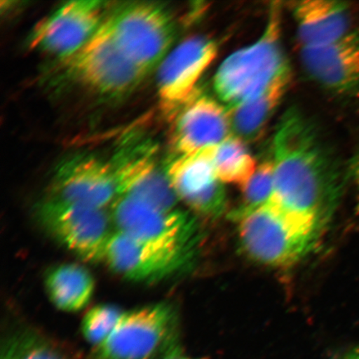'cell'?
<instances>
[{"label":"cell","instance_id":"1","mask_svg":"<svg viewBox=\"0 0 359 359\" xmlns=\"http://www.w3.org/2000/svg\"><path fill=\"white\" fill-rule=\"evenodd\" d=\"M271 202L321 224L335 199L333 161L311 122L295 109L282 116L273 141Z\"/></svg>","mask_w":359,"mask_h":359},{"label":"cell","instance_id":"2","mask_svg":"<svg viewBox=\"0 0 359 359\" xmlns=\"http://www.w3.org/2000/svg\"><path fill=\"white\" fill-rule=\"evenodd\" d=\"M282 6L272 3L260 37L228 56L214 76L215 94L228 109L262 94L276 76L289 66L281 43Z\"/></svg>","mask_w":359,"mask_h":359},{"label":"cell","instance_id":"3","mask_svg":"<svg viewBox=\"0 0 359 359\" xmlns=\"http://www.w3.org/2000/svg\"><path fill=\"white\" fill-rule=\"evenodd\" d=\"M245 252L269 266L285 267L298 262L316 244L321 223L281 208L273 202L236 219Z\"/></svg>","mask_w":359,"mask_h":359},{"label":"cell","instance_id":"4","mask_svg":"<svg viewBox=\"0 0 359 359\" xmlns=\"http://www.w3.org/2000/svg\"><path fill=\"white\" fill-rule=\"evenodd\" d=\"M112 37L143 73L159 67L170 52L175 25L167 8L154 3H133L107 17Z\"/></svg>","mask_w":359,"mask_h":359},{"label":"cell","instance_id":"5","mask_svg":"<svg viewBox=\"0 0 359 359\" xmlns=\"http://www.w3.org/2000/svg\"><path fill=\"white\" fill-rule=\"evenodd\" d=\"M62 62L70 77L92 91L109 97L132 92L147 76L121 50L112 37L107 17L89 41Z\"/></svg>","mask_w":359,"mask_h":359},{"label":"cell","instance_id":"6","mask_svg":"<svg viewBox=\"0 0 359 359\" xmlns=\"http://www.w3.org/2000/svg\"><path fill=\"white\" fill-rule=\"evenodd\" d=\"M41 226L65 248L88 262L103 260L111 232V215L106 210L88 208L48 198L37 210Z\"/></svg>","mask_w":359,"mask_h":359},{"label":"cell","instance_id":"7","mask_svg":"<svg viewBox=\"0 0 359 359\" xmlns=\"http://www.w3.org/2000/svg\"><path fill=\"white\" fill-rule=\"evenodd\" d=\"M174 313L167 304L123 312L114 331L94 348L95 359H151L173 333Z\"/></svg>","mask_w":359,"mask_h":359},{"label":"cell","instance_id":"8","mask_svg":"<svg viewBox=\"0 0 359 359\" xmlns=\"http://www.w3.org/2000/svg\"><path fill=\"white\" fill-rule=\"evenodd\" d=\"M217 42L192 36L170 51L159 66L157 89L161 110L169 120L199 91L198 83L218 55Z\"/></svg>","mask_w":359,"mask_h":359},{"label":"cell","instance_id":"9","mask_svg":"<svg viewBox=\"0 0 359 359\" xmlns=\"http://www.w3.org/2000/svg\"><path fill=\"white\" fill-rule=\"evenodd\" d=\"M111 217L116 231L132 239L176 248L194 247V222L177 209H160L118 196L111 205Z\"/></svg>","mask_w":359,"mask_h":359},{"label":"cell","instance_id":"10","mask_svg":"<svg viewBox=\"0 0 359 359\" xmlns=\"http://www.w3.org/2000/svg\"><path fill=\"white\" fill-rule=\"evenodd\" d=\"M118 196L163 210H176L178 198L164 168L156 160V148L141 140L121 147L111 161Z\"/></svg>","mask_w":359,"mask_h":359},{"label":"cell","instance_id":"11","mask_svg":"<svg viewBox=\"0 0 359 359\" xmlns=\"http://www.w3.org/2000/svg\"><path fill=\"white\" fill-rule=\"evenodd\" d=\"M104 3L95 0L67 2L35 27L29 47L65 60L86 44L100 28Z\"/></svg>","mask_w":359,"mask_h":359},{"label":"cell","instance_id":"12","mask_svg":"<svg viewBox=\"0 0 359 359\" xmlns=\"http://www.w3.org/2000/svg\"><path fill=\"white\" fill-rule=\"evenodd\" d=\"M215 147L194 154L173 156L164 167L178 200L210 218L219 217L226 206L224 184L214 168Z\"/></svg>","mask_w":359,"mask_h":359},{"label":"cell","instance_id":"13","mask_svg":"<svg viewBox=\"0 0 359 359\" xmlns=\"http://www.w3.org/2000/svg\"><path fill=\"white\" fill-rule=\"evenodd\" d=\"M192 253L193 250L138 241L116 231L107 244L103 262L125 279L148 282L177 271Z\"/></svg>","mask_w":359,"mask_h":359},{"label":"cell","instance_id":"14","mask_svg":"<svg viewBox=\"0 0 359 359\" xmlns=\"http://www.w3.org/2000/svg\"><path fill=\"white\" fill-rule=\"evenodd\" d=\"M52 191V198L102 210L118 196L111 161L88 155L62 161L53 176Z\"/></svg>","mask_w":359,"mask_h":359},{"label":"cell","instance_id":"15","mask_svg":"<svg viewBox=\"0 0 359 359\" xmlns=\"http://www.w3.org/2000/svg\"><path fill=\"white\" fill-rule=\"evenodd\" d=\"M170 121L173 156L194 154L217 147L233 134L227 107L199 91Z\"/></svg>","mask_w":359,"mask_h":359},{"label":"cell","instance_id":"16","mask_svg":"<svg viewBox=\"0 0 359 359\" xmlns=\"http://www.w3.org/2000/svg\"><path fill=\"white\" fill-rule=\"evenodd\" d=\"M308 74L321 86L339 93L359 87V34L349 32L336 41L300 48Z\"/></svg>","mask_w":359,"mask_h":359},{"label":"cell","instance_id":"17","mask_svg":"<svg viewBox=\"0 0 359 359\" xmlns=\"http://www.w3.org/2000/svg\"><path fill=\"white\" fill-rule=\"evenodd\" d=\"M300 48L329 44L349 33L344 4L329 0H304L291 4Z\"/></svg>","mask_w":359,"mask_h":359},{"label":"cell","instance_id":"18","mask_svg":"<svg viewBox=\"0 0 359 359\" xmlns=\"http://www.w3.org/2000/svg\"><path fill=\"white\" fill-rule=\"evenodd\" d=\"M291 80L290 65L254 100L229 109L232 133L246 142L259 140L280 107Z\"/></svg>","mask_w":359,"mask_h":359},{"label":"cell","instance_id":"19","mask_svg":"<svg viewBox=\"0 0 359 359\" xmlns=\"http://www.w3.org/2000/svg\"><path fill=\"white\" fill-rule=\"evenodd\" d=\"M49 299L64 312H78L91 300L95 281L88 269L78 264H62L49 269L44 280Z\"/></svg>","mask_w":359,"mask_h":359},{"label":"cell","instance_id":"20","mask_svg":"<svg viewBox=\"0 0 359 359\" xmlns=\"http://www.w3.org/2000/svg\"><path fill=\"white\" fill-rule=\"evenodd\" d=\"M213 164L219 181L241 188L248 182L258 167L246 143L234 134L215 147Z\"/></svg>","mask_w":359,"mask_h":359},{"label":"cell","instance_id":"21","mask_svg":"<svg viewBox=\"0 0 359 359\" xmlns=\"http://www.w3.org/2000/svg\"><path fill=\"white\" fill-rule=\"evenodd\" d=\"M273 187L275 170L273 161H264L258 165L257 170L248 182L241 188L243 201L241 208L232 214L233 218L237 219L251 210L268 204L272 199Z\"/></svg>","mask_w":359,"mask_h":359},{"label":"cell","instance_id":"22","mask_svg":"<svg viewBox=\"0 0 359 359\" xmlns=\"http://www.w3.org/2000/svg\"><path fill=\"white\" fill-rule=\"evenodd\" d=\"M1 359H67L64 353L41 336L20 332L11 337L4 345Z\"/></svg>","mask_w":359,"mask_h":359},{"label":"cell","instance_id":"23","mask_svg":"<svg viewBox=\"0 0 359 359\" xmlns=\"http://www.w3.org/2000/svg\"><path fill=\"white\" fill-rule=\"evenodd\" d=\"M123 311L114 305L100 304L89 309L83 318L82 334L93 348L105 341L114 331Z\"/></svg>","mask_w":359,"mask_h":359},{"label":"cell","instance_id":"24","mask_svg":"<svg viewBox=\"0 0 359 359\" xmlns=\"http://www.w3.org/2000/svg\"><path fill=\"white\" fill-rule=\"evenodd\" d=\"M334 359H359V347L348 349Z\"/></svg>","mask_w":359,"mask_h":359},{"label":"cell","instance_id":"25","mask_svg":"<svg viewBox=\"0 0 359 359\" xmlns=\"http://www.w3.org/2000/svg\"><path fill=\"white\" fill-rule=\"evenodd\" d=\"M167 359H200V358H187V357H182L180 355H172L168 358Z\"/></svg>","mask_w":359,"mask_h":359}]
</instances>
